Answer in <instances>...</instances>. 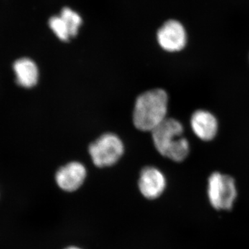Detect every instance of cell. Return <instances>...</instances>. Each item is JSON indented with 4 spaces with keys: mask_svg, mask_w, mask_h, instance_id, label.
<instances>
[{
    "mask_svg": "<svg viewBox=\"0 0 249 249\" xmlns=\"http://www.w3.org/2000/svg\"><path fill=\"white\" fill-rule=\"evenodd\" d=\"M168 94L164 90L155 89L142 93L134 106V125L142 132H152L167 119Z\"/></svg>",
    "mask_w": 249,
    "mask_h": 249,
    "instance_id": "6da1fadb",
    "label": "cell"
},
{
    "mask_svg": "<svg viewBox=\"0 0 249 249\" xmlns=\"http://www.w3.org/2000/svg\"><path fill=\"white\" fill-rule=\"evenodd\" d=\"M152 139L157 151L174 161H182L189 154V142L183 137V127L176 119L167 118L154 130Z\"/></svg>",
    "mask_w": 249,
    "mask_h": 249,
    "instance_id": "7a4b0ae2",
    "label": "cell"
},
{
    "mask_svg": "<svg viewBox=\"0 0 249 249\" xmlns=\"http://www.w3.org/2000/svg\"><path fill=\"white\" fill-rule=\"evenodd\" d=\"M237 192L233 178L229 175L214 173L208 182V196L211 206L217 210L231 209Z\"/></svg>",
    "mask_w": 249,
    "mask_h": 249,
    "instance_id": "3957f363",
    "label": "cell"
},
{
    "mask_svg": "<svg viewBox=\"0 0 249 249\" xmlns=\"http://www.w3.org/2000/svg\"><path fill=\"white\" fill-rule=\"evenodd\" d=\"M124 152V143L118 136L112 133L103 134L89 147L93 163L99 168L115 164Z\"/></svg>",
    "mask_w": 249,
    "mask_h": 249,
    "instance_id": "277c9868",
    "label": "cell"
},
{
    "mask_svg": "<svg viewBox=\"0 0 249 249\" xmlns=\"http://www.w3.org/2000/svg\"><path fill=\"white\" fill-rule=\"evenodd\" d=\"M159 45L166 52L182 50L187 43L186 29L183 24L175 19L165 22L157 32Z\"/></svg>",
    "mask_w": 249,
    "mask_h": 249,
    "instance_id": "5b68a950",
    "label": "cell"
},
{
    "mask_svg": "<svg viewBox=\"0 0 249 249\" xmlns=\"http://www.w3.org/2000/svg\"><path fill=\"white\" fill-rule=\"evenodd\" d=\"M139 186L142 196L147 199H155L164 191L166 180L160 170L155 167H146L141 173Z\"/></svg>",
    "mask_w": 249,
    "mask_h": 249,
    "instance_id": "8992f818",
    "label": "cell"
},
{
    "mask_svg": "<svg viewBox=\"0 0 249 249\" xmlns=\"http://www.w3.org/2000/svg\"><path fill=\"white\" fill-rule=\"evenodd\" d=\"M87 171L84 165L79 162H71L57 171L55 181L63 191H76L84 182Z\"/></svg>",
    "mask_w": 249,
    "mask_h": 249,
    "instance_id": "52a82bcc",
    "label": "cell"
},
{
    "mask_svg": "<svg viewBox=\"0 0 249 249\" xmlns=\"http://www.w3.org/2000/svg\"><path fill=\"white\" fill-rule=\"evenodd\" d=\"M191 124L196 137L205 142L212 140L217 134V119L209 111H196L192 116Z\"/></svg>",
    "mask_w": 249,
    "mask_h": 249,
    "instance_id": "ba28073f",
    "label": "cell"
},
{
    "mask_svg": "<svg viewBox=\"0 0 249 249\" xmlns=\"http://www.w3.org/2000/svg\"><path fill=\"white\" fill-rule=\"evenodd\" d=\"M14 70L18 85L25 88H31L37 84L39 71L37 65L31 59L23 58L15 62Z\"/></svg>",
    "mask_w": 249,
    "mask_h": 249,
    "instance_id": "9c48e42d",
    "label": "cell"
},
{
    "mask_svg": "<svg viewBox=\"0 0 249 249\" xmlns=\"http://www.w3.org/2000/svg\"><path fill=\"white\" fill-rule=\"evenodd\" d=\"M60 16L66 23L71 37H75L78 34V29L83 22L80 15L70 8L65 7L62 9Z\"/></svg>",
    "mask_w": 249,
    "mask_h": 249,
    "instance_id": "30bf717a",
    "label": "cell"
},
{
    "mask_svg": "<svg viewBox=\"0 0 249 249\" xmlns=\"http://www.w3.org/2000/svg\"><path fill=\"white\" fill-rule=\"evenodd\" d=\"M49 25L55 35L64 42H68L71 36L66 23L60 16H53L49 19Z\"/></svg>",
    "mask_w": 249,
    "mask_h": 249,
    "instance_id": "8fae6325",
    "label": "cell"
},
{
    "mask_svg": "<svg viewBox=\"0 0 249 249\" xmlns=\"http://www.w3.org/2000/svg\"><path fill=\"white\" fill-rule=\"evenodd\" d=\"M66 249H80L76 248V247H70V248H67Z\"/></svg>",
    "mask_w": 249,
    "mask_h": 249,
    "instance_id": "7c38bea8",
    "label": "cell"
}]
</instances>
